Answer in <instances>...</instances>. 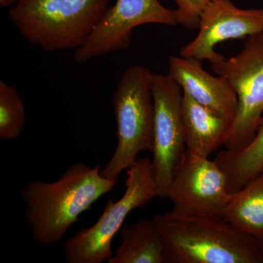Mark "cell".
Listing matches in <instances>:
<instances>
[{"instance_id": "d6986e66", "label": "cell", "mask_w": 263, "mask_h": 263, "mask_svg": "<svg viewBox=\"0 0 263 263\" xmlns=\"http://www.w3.org/2000/svg\"><path fill=\"white\" fill-rule=\"evenodd\" d=\"M261 245H262V251H263V242H261Z\"/></svg>"}, {"instance_id": "30bf717a", "label": "cell", "mask_w": 263, "mask_h": 263, "mask_svg": "<svg viewBox=\"0 0 263 263\" xmlns=\"http://www.w3.org/2000/svg\"><path fill=\"white\" fill-rule=\"evenodd\" d=\"M198 30L179 55L212 63L223 57L215 50L219 43L263 34V8L241 9L230 0H212L200 15Z\"/></svg>"}, {"instance_id": "52a82bcc", "label": "cell", "mask_w": 263, "mask_h": 263, "mask_svg": "<svg viewBox=\"0 0 263 263\" xmlns=\"http://www.w3.org/2000/svg\"><path fill=\"white\" fill-rule=\"evenodd\" d=\"M151 85L155 105L152 164L158 197L164 199L186 152L181 110L183 91L168 74L152 72Z\"/></svg>"}, {"instance_id": "3957f363", "label": "cell", "mask_w": 263, "mask_h": 263, "mask_svg": "<svg viewBox=\"0 0 263 263\" xmlns=\"http://www.w3.org/2000/svg\"><path fill=\"white\" fill-rule=\"evenodd\" d=\"M110 0H21L9 18L18 32L46 52L77 49L108 9Z\"/></svg>"}, {"instance_id": "ba28073f", "label": "cell", "mask_w": 263, "mask_h": 263, "mask_svg": "<svg viewBox=\"0 0 263 263\" xmlns=\"http://www.w3.org/2000/svg\"><path fill=\"white\" fill-rule=\"evenodd\" d=\"M148 24L179 25L176 10L169 9L159 0H117L106 10L82 46L74 52L78 63L85 62L130 46L133 30Z\"/></svg>"}, {"instance_id": "5b68a950", "label": "cell", "mask_w": 263, "mask_h": 263, "mask_svg": "<svg viewBox=\"0 0 263 263\" xmlns=\"http://www.w3.org/2000/svg\"><path fill=\"white\" fill-rule=\"evenodd\" d=\"M125 186L121 199L109 200L95 224L83 228L65 240L66 262L103 263L112 257V240L127 216L158 197L152 160L148 157L137 160L127 170Z\"/></svg>"}, {"instance_id": "5bb4252c", "label": "cell", "mask_w": 263, "mask_h": 263, "mask_svg": "<svg viewBox=\"0 0 263 263\" xmlns=\"http://www.w3.org/2000/svg\"><path fill=\"white\" fill-rule=\"evenodd\" d=\"M223 218L240 233L263 242V170L231 194Z\"/></svg>"}, {"instance_id": "7c38bea8", "label": "cell", "mask_w": 263, "mask_h": 263, "mask_svg": "<svg viewBox=\"0 0 263 263\" xmlns=\"http://www.w3.org/2000/svg\"><path fill=\"white\" fill-rule=\"evenodd\" d=\"M181 110L186 151L209 158L223 146L232 122L183 91Z\"/></svg>"}, {"instance_id": "e0dca14e", "label": "cell", "mask_w": 263, "mask_h": 263, "mask_svg": "<svg viewBox=\"0 0 263 263\" xmlns=\"http://www.w3.org/2000/svg\"><path fill=\"white\" fill-rule=\"evenodd\" d=\"M178 23L189 29H198L200 15L212 0H174Z\"/></svg>"}, {"instance_id": "ac0fdd59", "label": "cell", "mask_w": 263, "mask_h": 263, "mask_svg": "<svg viewBox=\"0 0 263 263\" xmlns=\"http://www.w3.org/2000/svg\"><path fill=\"white\" fill-rule=\"evenodd\" d=\"M19 1H21V0H0V4L4 7H8L14 4V3L16 4Z\"/></svg>"}, {"instance_id": "8fae6325", "label": "cell", "mask_w": 263, "mask_h": 263, "mask_svg": "<svg viewBox=\"0 0 263 263\" xmlns=\"http://www.w3.org/2000/svg\"><path fill=\"white\" fill-rule=\"evenodd\" d=\"M168 68L167 74L183 92L233 122L236 115L238 99L224 78L216 77L204 70L200 60L180 55L169 57Z\"/></svg>"}, {"instance_id": "4fadbf2b", "label": "cell", "mask_w": 263, "mask_h": 263, "mask_svg": "<svg viewBox=\"0 0 263 263\" xmlns=\"http://www.w3.org/2000/svg\"><path fill=\"white\" fill-rule=\"evenodd\" d=\"M122 245L108 263H165L163 239L155 221L141 219L119 230Z\"/></svg>"}, {"instance_id": "9a60e30c", "label": "cell", "mask_w": 263, "mask_h": 263, "mask_svg": "<svg viewBox=\"0 0 263 263\" xmlns=\"http://www.w3.org/2000/svg\"><path fill=\"white\" fill-rule=\"evenodd\" d=\"M215 161L228 177L230 193L238 191L263 170V117L252 141L240 150L223 149Z\"/></svg>"}, {"instance_id": "8992f818", "label": "cell", "mask_w": 263, "mask_h": 263, "mask_svg": "<svg viewBox=\"0 0 263 263\" xmlns=\"http://www.w3.org/2000/svg\"><path fill=\"white\" fill-rule=\"evenodd\" d=\"M211 67L229 83L238 99L236 115L223 147L241 149L253 139L263 117V34L247 37L238 54L223 56Z\"/></svg>"}, {"instance_id": "277c9868", "label": "cell", "mask_w": 263, "mask_h": 263, "mask_svg": "<svg viewBox=\"0 0 263 263\" xmlns=\"http://www.w3.org/2000/svg\"><path fill=\"white\" fill-rule=\"evenodd\" d=\"M152 75L145 66L133 65L123 72L118 81L112 100L117 146L101 171L105 179L117 180L123 171L136 162L141 152L153 149L155 105Z\"/></svg>"}, {"instance_id": "9c48e42d", "label": "cell", "mask_w": 263, "mask_h": 263, "mask_svg": "<svg viewBox=\"0 0 263 263\" xmlns=\"http://www.w3.org/2000/svg\"><path fill=\"white\" fill-rule=\"evenodd\" d=\"M230 196L228 177L215 160L186 151L167 194L173 210L187 215L223 217Z\"/></svg>"}, {"instance_id": "2e32d148", "label": "cell", "mask_w": 263, "mask_h": 263, "mask_svg": "<svg viewBox=\"0 0 263 263\" xmlns=\"http://www.w3.org/2000/svg\"><path fill=\"white\" fill-rule=\"evenodd\" d=\"M26 123L27 112L18 89L4 81H0V139H17Z\"/></svg>"}, {"instance_id": "6da1fadb", "label": "cell", "mask_w": 263, "mask_h": 263, "mask_svg": "<svg viewBox=\"0 0 263 263\" xmlns=\"http://www.w3.org/2000/svg\"><path fill=\"white\" fill-rule=\"evenodd\" d=\"M117 182L104 178L100 165L81 162L71 165L54 182H29L21 194L33 240L44 246L60 242L79 216L112 191Z\"/></svg>"}, {"instance_id": "7a4b0ae2", "label": "cell", "mask_w": 263, "mask_h": 263, "mask_svg": "<svg viewBox=\"0 0 263 263\" xmlns=\"http://www.w3.org/2000/svg\"><path fill=\"white\" fill-rule=\"evenodd\" d=\"M165 248V263H263L259 240L223 217L170 211L153 219Z\"/></svg>"}]
</instances>
